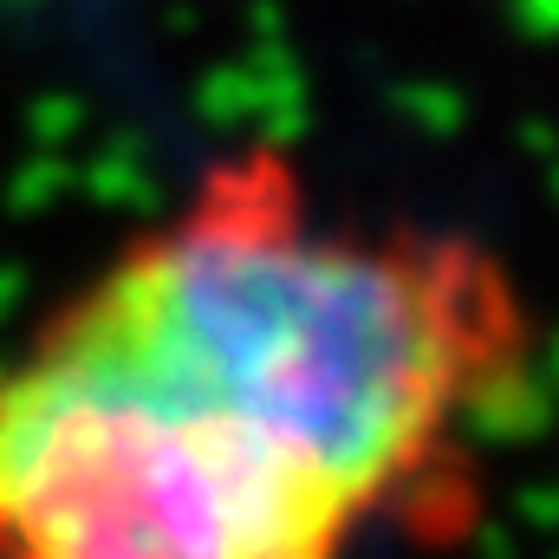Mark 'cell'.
Masks as SVG:
<instances>
[{
  "label": "cell",
  "instance_id": "cell-1",
  "mask_svg": "<svg viewBox=\"0 0 559 559\" xmlns=\"http://www.w3.org/2000/svg\"><path fill=\"white\" fill-rule=\"evenodd\" d=\"M534 404L488 241L228 143L0 352V559L462 547Z\"/></svg>",
  "mask_w": 559,
  "mask_h": 559
}]
</instances>
